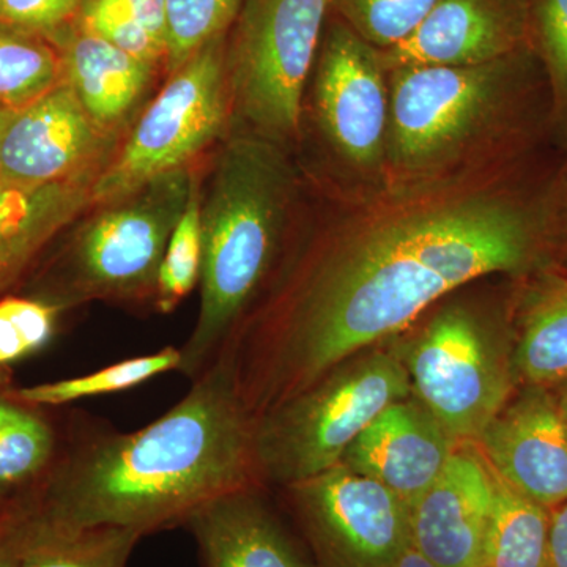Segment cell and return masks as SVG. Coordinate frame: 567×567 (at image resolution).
Segmentation results:
<instances>
[{
  "instance_id": "6da1fadb",
  "label": "cell",
  "mask_w": 567,
  "mask_h": 567,
  "mask_svg": "<svg viewBox=\"0 0 567 567\" xmlns=\"http://www.w3.org/2000/svg\"><path fill=\"white\" fill-rule=\"evenodd\" d=\"M548 226L546 210L505 192L442 188L399 200L309 246L219 357L259 417L457 287L528 270Z\"/></svg>"
},
{
  "instance_id": "7a4b0ae2",
  "label": "cell",
  "mask_w": 567,
  "mask_h": 567,
  "mask_svg": "<svg viewBox=\"0 0 567 567\" xmlns=\"http://www.w3.org/2000/svg\"><path fill=\"white\" fill-rule=\"evenodd\" d=\"M254 424L229 364L218 358L153 423L126 434L85 435L21 506L69 528L118 527L147 536L183 527L216 496L262 484Z\"/></svg>"
},
{
  "instance_id": "3957f363",
  "label": "cell",
  "mask_w": 567,
  "mask_h": 567,
  "mask_svg": "<svg viewBox=\"0 0 567 567\" xmlns=\"http://www.w3.org/2000/svg\"><path fill=\"white\" fill-rule=\"evenodd\" d=\"M200 181V306L181 347L178 372L192 382L230 341L281 252L295 200V174L281 145L233 133Z\"/></svg>"
},
{
  "instance_id": "277c9868",
  "label": "cell",
  "mask_w": 567,
  "mask_h": 567,
  "mask_svg": "<svg viewBox=\"0 0 567 567\" xmlns=\"http://www.w3.org/2000/svg\"><path fill=\"white\" fill-rule=\"evenodd\" d=\"M193 169L92 205L66 229L48 284L35 298L62 312L93 301L153 305L164 252L192 192Z\"/></svg>"
},
{
  "instance_id": "5b68a950",
  "label": "cell",
  "mask_w": 567,
  "mask_h": 567,
  "mask_svg": "<svg viewBox=\"0 0 567 567\" xmlns=\"http://www.w3.org/2000/svg\"><path fill=\"white\" fill-rule=\"evenodd\" d=\"M404 363L391 350L358 352L254 424L260 483L292 486L341 464L379 413L412 395Z\"/></svg>"
},
{
  "instance_id": "8992f818",
  "label": "cell",
  "mask_w": 567,
  "mask_h": 567,
  "mask_svg": "<svg viewBox=\"0 0 567 567\" xmlns=\"http://www.w3.org/2000/svg\"><path fill=\"white\" fill-rule=\"evenodd\" d=\"M525 54L483 65L388 71L386 162L413 175L456 162L505 115Z\"/></svg>"
},
{
  "instance_id": "52a82bcc",
  "label": "cell",
  "mask_w": 567,
  "mask_h": 567,
  "mask_svg": "<svg viewBox=\"0 0 567 567\" xmlns=\"http://www.w3.org/2000/svg\"><path fill=\"white\" fill-rule=\"evenodd\" d=\"M227 39L229 33L212 40L169 73L93 185V205L111 203L153 178L196 166L205 152L229 136Z\"/></svg>"
},
{
  "instance_id": "ba28073f",
  "label": "cell",
  "mask_w": 567,
  "mask_h": 567,
  "mask_svg": "<svg viewBox=\"0 0 567 567\" xmlns=\"http://www.w3.org/2000/svg\"><path fill=\"white\" fill-rule=\"evenodd\" d=\"M330 10L331 0H245L227 39L233 125L278 145L297 140Z\"/></svg>"
},
{
  "instance_id": "9c48e42d",
  "label": "cell",
  "mask_w": 567,
  "mask_h": 567,
  "mask_svg": "<svg viewBox=\"0 0 567 567\" xmlns=\"http://www.w3.org/2000/svg\"><path fill=\"white\" fill-rule=\"evenodd\" d=\"M398 354L413 395L458 443L480 439L517 379L506 336L464 306L440 311Z\"/></svg>"
},
{
  "instance_id": "30bf717a",
  "label": "cell",
  "mask_w": 567,
  "mask_h": 567,
  "mask_svg": "<svg viewBox=\"0 0 567 567\" xmlns=\"http://www.w3.org/2000/svg\"><path fill=\"white\" fill-rule=\"evenodd\" d=\"M284 488L316 567H391L412 544L409 506L346 465Z\"/></svg>"
},
{
  "instance_id": "8fae6325",
  "label": "cell",
  "mask_w": 567,
  "mask_h": 567,
  "mask_svg": "<svg viewBox=\"0 0 567 567\" xmlns=\"http://www.w3.org/2000/svg\"><path fill=\"white\" fill-rule=\"evenodd\" d=\"M385 74L380 50L344 21L330 25L317 66V118L336 152L365 171L386 162Z\"/></svg>"
},
{
  "instance_id": "7c38bea8",
  "label": "cell",
  "mask_w": 567,
  "mask_h": 567,
  "mask_svg": "<svg viewBox=\"0 0 567 567\" xmlns=\"http://www.w3.org/2000/svg\"><path fill=\"white\" fill-rule=\"evenodd\" d=\"M122 137L103 132L62 81L18 110L3 141V183L32 189L54 183L99 181Z\"/></svg>"
},
{
  "instance_id": "4fadbf2b",
  "label": "cell",
  "mask_w": 567,
  "mask_h": 567,
  "mask_svg": "<svg viewBox=\"0 0 567 567\" xmlns=\"http://www.w3.org/2000/svg\"><path fill=\"white\" fill-rule=\"evenodd\" d=\"M503 481L537 505L567 502V431L554 388L527 385L476 440Z\"/></svg>"
},
{
  "instance_id": "5bb4252c",
  "label": "cell",
  "mask_w": 567,
  "mask_h": 567,
  "mask_svg": "<svg viewBox=\"0 0 567 567\" xmlns=\"http://www.w3.org/2000/svg\"><path fill=\"white\" fill-rule=\"evenodd\" d=\"M529 0H439L404 41L380 51L388 71L404 65H483L527 51Z\"/></svg>"
},
{
  "instance_id": "9a60e30c",
  "label": "cell",
  "mask_w": 567,
  "mask_h": 567,
  "mask_svg": "<svg viewBox=\"0 0 567 567\" xmlns=\"http://www.w3.org/2000/svg\"><path fill=\"white\" fill-rule=\"evenodd\" d=\"M494 483L480 451L457 446L410 507L413 547L439 567H486Z\"/></svg>"
},
{
  "instance_id": "2e32d148",
  "label": "cell",
  "mask_w": 567,
  "mask_h": 567,
  "mask_svg": "<svg viewBox=\"0 0 567 567\" xmlns=\"http://www.w3.org/2000/svg\"><path fill=\"white\" fill-rule=\"evenodd\" d=\"M458 445L412 394L383 409L354 439L341 464L390 488L410 509L434 484Z\"/></svg>"
},
{
  "instance_id": "e0dca14e",
  "label": "cell",
  "mask_w": 567,
  "mask_h": 567,
  "mask_svg": "<svg viewBox=\"0 0 567 567\" xmlns=\"http://www.w3.org/2000/svg\"><path fill=\"white\" fill-rule=\"evenodd\" d=\"M262 484L235 488L186 518L200 567H316L260 494Z\"/></svg>"
},
{
  "instance_id": "ac0fdd59",
  "label": "cell",
  "mask_w": 567,
  "mask_h": 567,
  "mask_svg": "<svg viewBox=\"0 0 567 567\" xmlns=\"http://www.w3.org/2000/svg\"><path fill=\"white\" fill-rule=\"evenodd\" d=\"M63 81L103 132L122 137L136 121L159 66L118 50L78 21L54 41Z\"/></svg>"
},
{
  "instance_id": "d6986e66",
  "label": "cell",
  "mask_w": 567,
  "mask_h": 567,
  "mask_svg": "<svg viewBox=\"0 0 567 567\" xmlns=\"http://www.w3.org/2000/svg\"><path fill=\"white\" fill-rule=\"evenodd\" d=\"M96 181L0 188V297L93 205Z\"/></svg>"
},
{
  "instance_id": "ffe728a7",
  "label": "cell",
  "mask_w": 567,
  "mask_h": 567,
  "mask_svg": "<svg viewBox=\"0 0 567 567\" xmlns=\"http://www.w3.org/2000/svg\"><path fill=\"white\" fill-rule=\"evenodd\" d=\"M21 567H128L140 532L118 527L69 528L20 505Z\"/></svg>"
},
{
  "instance_id": "44dd1931",
  "label": "cell",
  "mask_w": 567,
  "mask_h": 567,
  "mask_svg": "<svg viewBox=\"0 0 567 567\" xmlns=\"http://www.w3.org/2000/svg\"><path fill=\"white\" fill-rule=\"evenodd\" d=\"M513 358L516 377L527 385L567 383V276L546 284L533 298Z\"/></svg>"
},
{
  "instance_id": "7402d4cb",
  "label": "cell",
  "mask_w": 567,
  "mask_h": 567,
  "mask_svg": "<svg viewBox=\"0 0 567 567\" xmlns=\"http://www.w3.org/2000/svg\"><path fill=\"white\" fill-rule=\"evenodd\" d=\"M488 470L494 483V509L486 567H547L551 509L518 494L491 466Z\"/></svg>"
},
{
  "instance_id": "603a6c76",
  "label": "cell",
  "mask_w": 567,
  "mask_h": 567,
  "mask_svg": "<svg viewBox=\"0 0 567 567\" xmlns=\"http://www.w3.org/2000/svg\"><path fill=\"white\" fill-rule=\"evenodd\" d=\"M55 432L37 406L0 398V492L28 486L55 464Z\"/></svg>"
},
{
  "instance_id": "cb8c5ba5",
  "label": "cell",
  "mask_w": 567,
  "mask_h": 567,
  "mask_svg": "<svg viewBox=\"0 0 567 567\" xmlns=\"http://www.w3.org/2000/svg\"><path fill=\"white\" fill-rule=\"evenodd\" d=\"M182 364L181 349L164 347L158 352L118 361L80 377L40 383L9 391L11 398L32 406H59L99 398V395L122 393L147 383L155 377L178 371Z\"/></svg>"
},
{
  "instance_id": "d4e9b609",
  "label": "cell",
  "mask_w": 567,
  "mask_h": 567,
  "mask_svg": "<svg viewBox=\"0 0 567 567\" xmlns=\"http://www.w3.org/2000/svg\"><path fill=\"white\" fill-rule=\"evenodd\" d=\"M62 81L61 51L52 41L0 24V104L22 110Z\"/></svg>"
},
{
  "instance_id": "484cf974",
  "label": "cell",
  "mask_w": 567,
  "mask_h": 567,
  "mask_svg": "<svg viewBox=\"0 0 567 567\" xmlns=\"http://www.w3.org/2000/svg\"><path fill=\"white\" fill-rule=\"evenodd\" d=\"M200 164L194 166L192 192L178 219L156 282L155 306L162 315H171L193 292L203 270V224H200Z\"/></svg>"
},
{
  "instance_id": "4316f807",
  "label": "cell",
  "mask_w": 567,
  "mask_h": 567,
  "mask_svg": "<svg viewBox=\"0 0 567 567\" xmlns=\"http://www.w3.org/2000/svg\"><path fill=\"white\" fill-rule=\"evenodd\" d=\"M245 0H164L167 22L166 73L233 29Z\"/></svg>"
},
{
  "instance_id": "83f0119b",
  "label": "cell",
  "mask_w": 567,
  "mask_h": 567,
  "mask_svg": "<svg viewBox=\"0 0 567 567\" xmlns=\"http://www.w3.org/2000/svg\"><path fill=\"white\" fill-rule=\"evenodd\" d=\"M439 0H331L339 14L361 39L385 51L416 31Z\"/></svg>"
},
{
  "instance_id": "f1b7e54d",
  "label": "cell",
  "mask_w": 567,
  "mask_h": 567,
  "mask_svg": "<svg viewBox=\"0 0 567 567\" xmlns=\"http://www.w3.org/2000/svg\"><path fill=\"white\" fill-rule=\"evenodd\" d=\"M58 306L28 297L0 298V365L39 352L54 336L59 316Z\"/></svg>"
},
{
  "instance_id": "f546056e",
  "label": "cell",
  "mask_w": 567,
  "mask_h": 567,
  "mask_svg": "<svg viewBox=\"0 0 567 567\" xmlns=\"http://www.w3.org/2000/svg\"><path fill=\"white\" fill-rule=\"evenodd\" d=\"M529 24L550 81L555 121L567 137V0H529Z\"/></svg>"
},
{
  "instance_id": "4dcf8cb0",
  "label": "cell",
  "mask_w": 567,
  "mask_h": 567,
  "mask_svg": "<svg viewBox=\"0 0 567 567\" xmlns=\"http://www.w3.org/2000/svg\"><path fill=\"white\" fill-rule=\"evenodd\" d=\"M78 24L110 41L133 58L159 69L166 66V50L114 0H84Z\"/></svg>"
},
{
  "instance_id": "1f68e13d",
  "label": "cell",
  "mask_w": 567,
  "mask_h": 567,
  "mask_svg": "<svg viewBox=\"0 0 567 567\" xmlns=\"http://www.w3.org/2000/svg\"><path fill=\"white\" fill-rule=\"evenodd\" d=\"M84 0H0V24L54 43L80 18Z\"/></svg>"
},
{
  "instance_id": "d6a6232c",
  "label": "cell",
  "mask_w": 567,
  "mask_h": 567,
  "mask_svg": "<svg viewBox=\"0 0 567 567\" xmlns=\"http://www.w3.org/2000/svg\"><path fill=\"white\" fill-rule=\"evenodd\" d=\"M140 22L167 52L166 3L164 0H114Z\"/></svg>"
},
{
  "instance_id": "836d02e7",
  "label": "cell",
  "mask_w": 567,
  "mask_h": 567,
  "mask_svg": "<svg viewBox=\"0 0 567 567\" xmlns=\"http://www.w3.org/2000/svg\"><path fill=\"white\" fill-rule=\"evenodd\" d=\"M547 567H567V502L551 509Z\"/></svg>"
},
{
  "instance_id": "e575fe53",
  "label": "cell",
  "mask_w": 567,
  "mask_h": 567,
  "mask_svg": "<svg viewBox=\"0 0 567 567\" xmlns=\"http://www.w3.org/2000/svg\"><path fill=\"white\" fill-rule=\"evenodd\" d=\"M18 520H20V507L17 506L13 520L0 537V567H21V548H20V529H18Z\"/></svg>"
},
{
  "instance_id": "d590c367",
  "label": "cell",
  "mask_w": 567,
  "mask_h": 567,
  "mask_svg": "<svg viewBox=\"0 0 567 567\" xmlns=\"http://www.w3.org/2000/svg\"><path fill=\"white\" fill-rule=\"evenodd\" d=\"M391 567H439L424 557L417 548L413 547V544L406 546L404 551L399 555L398 559L391 565Z\"/></svg>"
},
{
  "instance_id": "8d00e7d4",
  "label": "cell",
  "mask_w": 567,
  "mask_h": 567,
  "mask_svg": "<svg viewBox=\"0 0 567 567\" xmlns=\"http://www.w3.org/2000/svg\"><path fill=\"white\" fill-rule=\"evenodd\" d=\"M17 110H11L9 106L0 104V188H6L3 183V141H6L7 130H9L10 122L13 121Z\"/></svg>"
},
{
  "instance_id": "74e56055",
  "label": "cell",
  "mask_w": 567,
  "mask_h": 567,
  "mask_svg": "<svg viewBox=\"0 0 567 567\" xmlns=\"http://www.w3.org/2000/svg\"><path fill=\"white\" fill-rule=\"evenodd\" d=\"M557 393L559 410H561L563 421H565L567 431V383L561 386L554 388Z\"/></svg>"
},
{
  "instance_id": "f35d334b",
  "label": "cell",
  "mask_w": 567,
  "mask_h": 567,
  "mask_svg": "<svg viewBox=\"0 0 567 567\" xmlns=\"http://www.w3.org/2000/svg\"><path fill=\"white\" fill-rule=\"evenodd\" d=\"M11 390V371L10 368L0 365V398Z\"/></svg>"
},
{
  "instance_id": "ab89813d",
  "label": "cell",
  "mask_w": 567,
  "mask_h": 567,
  "mask_svg": "<svg viewBox=\"0 0 567 567\" xmlns=\"http://www.w3.org/2000/svg\"><path fill=\"white\" fill-rule=\"evenodd\" d=\"M563 208H561V213H563V233H565V240H566V246H567V183H566V189H565V196H563Z\"/></svg>"
},
{
  "instance_id": "60d3db41",
  "label": "cell",
  "mask_w": 567,
  "mask_h": 567,
  "mask_svg": "<svg viewBox=\"0 0 567 567\" xmlns=\"http://www.w3.org/2000/svg\"><path fill=\"white\" fill-rule=\"evenodd\" d=\"M13 511L14 505L7 507V509L0 511V527H2V525L6 524L7 520H9L11 514H13Z\"/></svg>"
},
{
  "instance_id": "b9f144b4",
  "label": "cell",
  "mask_w": 567,
  "mask_h": 567,
  "mask_svg": "<svg viewBox=\"0 0 567 567\" xmlns=\"http://www.w3.org/2000/svg\"><path fill=\"white\" fill-rule=\"evenodd\" d=\"M14 513H17V509L13 511V514H11V517L9 518V520H7L6 524H3L2 527H0V537H2L3 533H6L7 528H9L11 520H13Z\"/></svg>"
}]
</instances>
